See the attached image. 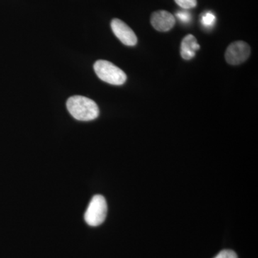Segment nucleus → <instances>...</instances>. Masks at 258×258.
<instances>
[{
  "mask_svg": "<svg viewBox=\"0 0 258 258\" xmlns=\"http://www.w3.org/2000/svg\"><path fill=\"white\" fill-rule=\"evenodd\" d=\"M68 110L76 120L89 121L96 119L99 115V108L96 102L87 97L74 96L68 100Z\"/></svg>",
  "mask_w": 258,
  "mask_h": 258,
  "instance_id": "nucleus-1",
  "label": "nucleus"
},
{
  "mask_svg": "<svg viewBox=\"0 0 258 258\" xmlns=\"http://www.w3.org/2000/svg\"><path fill=\"white\" fill-rule=\"evenodd\" d=\"M93 68L97 76L104 82L120 86L126 81L127 76L125 73L109 61H96Z\"/></svg>",
  "mask_w": 258,
  "mask_h": 258,
  "instance_id": "nucleus-2",
  "label": "nucleus"
},
{
  "mask_svg": "<svg viewBox=\"0 0 258 258\" xmlns=\"http://www.w3.org/2000/svg\"><path fill=\"white\" fill-rule=\"evenodd\" d=\"M108 206L106 199L102 195H95L90 202L85 213V221L92 227L101 225L106 218Z\"/></svg>",
  "mask_w": 258,
  "mask_h": 258,
  "instance_id": "nucleus-3",
  "label": "nucleus"
},
{
  "mask_svg": "<svg viewBox=\"0 0 258 258\" xmlns=\"http://www.w3.org/2000/svg\"><path fill=\"white\" fill-rule=\"evenodd\" d=\"M250 47L243 41H237L231 44L225 52V60L232 66L242 63L248 59Z\"/></svg>",
  "mask_w": 258,
  "mask_h": 258,
  "instance_id": "nucleus-4",
  "label": "nucleus"
},
{
  "mask_svg": "<svg viewBox=\"0 0 258 258\" xmlns=\"http://www.w3.org/2000/svg\"><path fill=\"white\" fill-rule=\"evenodd\" d=\"M111 29L115 36L122 43L127 46H134L137 43L135 32L122 20L113 19L111 24Z\"/></svg>",
  "mask_w": 258,
  "mask_h": 258,
  "instance_id": "nucleus-5",
  "label": "nucleus"
},
{
  "mask_svg": "<svg viewBox=\"0 0 258 258\" xmlns=\"http://www.w3.org/2000/svg\"><path fill=\"white\" fill-rule=\"evenodd\" d=\"M151 23L158 31L167 32L175 25V18L166 10H159L154 12L152 15Z\"/></svg>",
  "mask_w": 258,
  "mask_h": 258,
  "instance_id": "nucleus-6",
  "label": "nucleus"
},
{
  "mask_svg": "<svg viewBox=\"0 0 258 258\" xmlns=\"http://www.w3.org/2000/svg\"><path fill=\"white\" fill-rule=\"evenodd\" d=\"M196 37L192 35H188L183 39L181 44V55L184 60H189L192 59L197 51L200 50Z\"/></svg>",
  "mask_w": 258,
  "mask_h": 258,
  "instance_id": "nucleus-7",
  "label": "nucleus"
},
{
  "mask_svg": "<svg viewBox=\"0 0 258 258\" xmlns=\"http://www.w3.org/2000/svg\"><path fill=\"white\" fill-rule=\"evenodd\" d=\"M216 23V16L211 11H207L204 13L201 16V24L204 28L211 29L215 26Z\"/></svg>",
  "mask_w": 258,
  "mask_h": 258,
  "instance_id": "nucleus-8",
  "label": "nucleus"
},
{
  "mask_svg": "<svg viewBox=\"0 0 258 258\" xmlns=\"http://www.w3.org/2000/svg\"><path fill=\"white\" fill-rule=\"evenodd\" d=\"M176 17L179 19L181 23L184 24L189 23L191 21V13L187 10H183L178 11L176 13Z\"/></svg>",
  "mask_w": 258,
  "mask_h": 258,
  "instance_id": "nucleus-9",
  "label": "nucleus"
},
{
  "mask_svg": "<svg viewBox=\"0 0 258 258\" xmlns=\"http://www.w3.org/2000/svg\"><path fill=\"white\" fill-rule=\"evenodd\" d=\"M174 1L176 4L184 10L192 9L198 4L197 0H174Z\"/></svg>",
  "mask_w": 258,
  "mask_h": 258,
  "instance_id": "nucleus-10",
  "label": "nucleus"
},
{
  "mask_svg": "<svg viewBox=\"0 0 258 258\" xmlns=\"http://www.w3.org/2000/svg\"><path fill=\"white\" fill-rule=\"evenodd\" d=\"M214 258H238L237 254L234 251L230 249H225L217 254L216 257Z\"/></svg>",
  "mask_w": 258,
  "mask_h": 258,
  "instance_id": "nucleus-11",
  "label": "nucleus"
}]
</instances>
